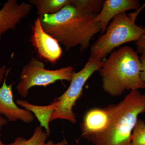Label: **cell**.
I'll return each instance as SVG.
<instances>
[{
  "instance_id": "1",
  "label": "cell",
  "mask_w": 145,
  "mask_h": 145,
  "mask_svg": "<svg viewBox=\"0 0 145 145\" xmlns=\"http://www.w3.org/2000/svg\"><path fill=\"white\" fill-rule=\"evenodd\" d=\"M97 15L86 14L73 5L71 0L57 13L39 18L44 31L56 39L66 51L79 46L83 51L89 46L93 36L102 30L96 20Z\"/></svg>"
},
{
  "instance_id": "2",
  "label": "cell",
  "mask_w": 145,
  "mask_h": 145,
  "mask_svg": "<svg viewBox=\"0 0 145 145\" xmlns=\"http://www.w3.org/2000/svg\"><path fill=\"white\" fill-rule=\"evenodd\" d=\"M106 107L108 117L105 129L89 141L93 145H131L137 118L145 112V93L131 90L118 103Z\"/></svg>"
},
{
  "instance_id": "3",
  "label": "cell",
  "mask_w": 145,
  "mask_h": 145,
  "mask_svg": "<svg viewBox=\"0 0 145 145\" xmlns=\"http://www.w3.org/2000/svg\"><path fill=\"white\" fill-rule=\"evenodd\" d=\"M140 57L131 47L124 46L112 52L99 69L104 90L112 97L121 96L125 90L145 88L140 79Z\"/></svg>"
},
{
  "instance_id": "4",
  "label": "cell",
  "mask_w": 145,
  "mask_h": 145,
  "mask_svg": "<svg viewBox=\"0 0 145 145\" xmlns=\"http://www.w3.org/2000/svg\"><path fill=\"white\" fill-rule=\"evenodd\" d=\"M145 4L135 12L120 13L113 18L106 30L90 47V57L102 61L117 47L138 40L145 34V29L135 24L137 16Z\"/></svg>"
},
{
  "instance_id": "5",
  "label": "cell",
  "mask_w": 145,
  "mask_h": 145,
  "mask_svg": "<svg viewBox=\"0 0 145 145\" xmlns=\"http://www.w3.org/2000/svg\"><path fill=\"white\" fill-rule=\"evenodd\" d=\"M103 63V61L90 56L84 67L78 72H74L67 89L54 99L59 104L51 116L50 122L61 119L67 120L72 123H76V115L72 108L82 96L86 83L94 72L99 70Z\"/></svg>"
},
{
  "instance_id": "6",
  "label": "cell",
  "mask_w": 145,
  "mask_h": 145,
  "mask_svg": "<svg viewBox=\"0 0 145 145\" xmlns=\"http://www.w3.org/2000/svg\"><path fill=\"white\" fill-rule=\"evenodd\" d=\"M75 72L74 68L67 66L56 70H48L42 62L31 57L24 66L16 88L18 93L24 98L28 96L29 90L34 86L46 87L59 80L70 82Z\"/></svg>"
},
{
  "instance_id": "7",
  "label": "cell",
  "mask_w": 145,
  "mask_h": 145,
  "mask_svg": "<svg viewBox=\"0 0 145 145\" xmlns=\"http://www.w3.org/2000/svg\"><path fill=\"white\" fill-rule=\"evenodd\" d=\"M31 41L40 56L48 61L54 64L61 59L62 49L56 39L46 33L38 17L32 25Z\"/></svg>"
},
{
  "instance_id": "8",
  "label": "cell",
  "mask_w": 145,
  "mask_h": 145,
  "mask_svg": "<svg viewBox=\"0 0 145 145\" xmlns=\"http://www.w3.org/2000/svg\"><path fill=\"white\" fill-rule=\"evenodd\" d=\"M10 69H6L2 86L0 88V115L4 116L8 121L14 122L18 120L26 123L34 121L35 117L25 109L20 108L13 100L12 87L14 83L8 85L7 78Z\"/></svg>"
},
{
  "instance_id": "9",
  "label": "cell",
  "mask_w": 145,
  "mask_h": 145,
  "mask_svg": "<svg viewBox=\"0 0 145 145\" xmlns=\"http://www.w3.org/2000/svg\"><path fill=\"white\" fill-rule=\"evenodd\" d=\"M32 5L17 0H8L0 10V34L16 29L17 25L25 19L31 12Z\"/></svg>"
},
{
  "instance_id": "10",
  "label": "cell",
  "mask_w": 145,
  "mask_h": 145,
  "mask_svg": "<svg viewBox=\"0 0 145 145\" xmlns=\"http://www.w3.org/2000/svg\"><path fill=\"white\" fill-rule=\"evenodd\" d=\"M108 117L106 107L89 110L84 114L80 125L82 136L89 141L103 132L107 125Z\"/></svg>"
},
{
  "instance_id": "11",
  "label": "cell",
  "mask_w": 145,
  "mask_h": 145,
  "mask_svg": "<svg viewBox=\"0 0 145 145\" xmlns=\"http://www.w3.org/2000/svg\"><path fill=\"white\" fill-rule=\"evenodd\" d=\"M139 1L136 0H105L96 20L101 24V33L106 30L109 23L112 19L120 13L128 10H137L140 8Z\"/></svg>"
},
{
  "instance_id": "12",
  "label": "cell",
  "mask_w": 145,
  "mask_h": 145,
  "mask_svg": "<svg viewBox=\"0 0 145 145\" xmlns=\"http://www.w3.org/2000/svg\"><path fill=\"white\" fill-rule=\"evenodd\" d=\"M16 103L34 114V117L40 122V126L44 128L47 133L49 135L50 132L49 127L50 118L59 104L57 101L54 100L52 103L46 106L36 105L30 103L26 100L20 99L17 100Z\"/></svg>"
},
{
  "instance_id": "13",
  "label": "cell",
  "mask_w": 145,
  "mask_h": 145,
  "mask_svg": "<svg viewBox=\"0 0 145 145\" xmlns=\"http://www.w3.org/2000/svg\"><path fill=\"white\" fill-rule=\"evenodd\" d=\"M71 0H29V3L36 7L39 18L47 14L57 13L65 6L69 4Z\"/></svg>"
},
{
  "instance_id": "14",
  "label": "cell",
  "mask_w": 145,
  "mask_h": 145,
  "mask_svg": "<svg viewBox=\"0 0 145 145\" xmlns=\"http://www.w3.org/2000/svg\"><path fill=\"white\" fill-rule=\"evenodd\" d=\"M40 126L36 127L34 133L27 140L23 137L16 138L12 142L5 145H44L48 136Z\"/></svg>"
},
{
  "instance_id": "15",
  "label": "cell",
  "mask_w": 145,
  "mask_h": 145,
  "mask_svg": "<svg viewBox=\"0 0 145 145\" xmlns=\"http://www.w3.org/2000/svg\"><path fill=\"white\" fill-rule=\"evenodd\" d=\"M104 2L102 0H71L73 5L88 15L99 14Z\"/></svg>"
},
{
  "instance_id": "16",
  "label": "cell",
  "mask_w": 145,
  "mask_h": 145,
  "mask_svg": "<svg viewBox=\"0 0 145 145\" xmlns=\"http://www.w3.org/2000/svg\"><path fill=\"white\" fill-rule=\"evenodd\" d=\"M131 145H145V123L138 119L131 136Z\"/></svg>"
},
{
  "instance_id": "17",
  "label": "cell",
  "mask_w": 145,
  "mask_h": 145,
  "mask_svg": "<svg viewBox=\"0 0 145 145\" xmlns=\"http://www.w3.org/2000/svg\"><path fill=\"white\" fill-rule=\"evenodd\" d=\"M135 44L137 46V53L142 54L145 52V34L135 42Z\"/></svg>"
},
{
  "instance_id": "18",
  "label": "cell",
  "mask_w": 145,
  "mask_h": 145,
  "mask_svg": "<svg viewBox=\"0 0 145 145\" xmlns=\"http://www.w3.org/2000/svg\"><path fill=\"white\" fill-rule=\"evenodd\" d=\"M140 59L142 66V70L140 72V79L143 82L145 83V52L142 53Z\"/></svg>"
},
{
  "instance_id": "19",
  "label": "cell",
  "mask_w": 145,
  "mask_h": 145,
  "mask_svg": "<svg viewBox=\"0 0 145 145\" xmlns=\"http://www.w3.org/2000/svg\"><path fill=\"white\" fill-rule=\"evenodd\" d=\"M44 145H68V143L65 139H64L62 141L58 143H54L52 141L49 140Z\"/></svg>"
},
{
  "instance_id": "20",
  "label": "cell",
  "mask_w": 145,
  "mask_h": 145,
  "mask_svg": "<svg viewBox=\"0 0 145 145\" xmlns=\"http://www.w3.org/2000/svg\"><path fill=\"white\" fill-rule=\"evenodd\" d=\"M7 120L4 117L0 116V130L2 129L4 126L7 124Z\"/></svg>"
},
{
  "instance_id": "21",
  "label": "cell",
  "mask_w": 145,
  "mask_h": 145,
  "mask_svg": "<svg viewBox=\"0 0 145 145\" xmlns=\"http://www.w3.org/2000/svg\"><path fill=\"white\" fill-rule=\"evenodd\" d=\"M1 35L0 34V42H1ZM5 75V72L4 70L2 68L0 67V84L2 82L3 80L4 79Z\"/></svg>"
},
{
  "instance_id": "22",
  "label": "cell",
  "mask_w": 145,
  "mask_h": 145,
  "mask_svg": "<svg viewBox=\"0 0 145 145\" xmlns=\"http://www.w3.org/2000/svg\"><path fill=\"white\" fill-rule=\"evenodd\" d=\"M1 134L0 133V145H5V144L3 142V141H2L1 139Z\"/></svg>"
}]
</instances>
